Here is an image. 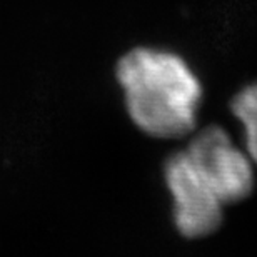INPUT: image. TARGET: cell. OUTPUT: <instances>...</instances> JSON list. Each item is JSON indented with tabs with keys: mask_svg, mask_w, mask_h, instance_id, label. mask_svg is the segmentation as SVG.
<instances>
[{
	"mask_svg": "<svg viewBox=\"0 0 257 257\" xmlns=\"http://www.w3.org/2000/svg\"><path fill=\"white\" fill-rule=\"evenodd\" d=\"M166 179L176 204V224L184 235L200 237L219 227L224 204L192 167L186 152L169 159Z\"/></svg>",
	"mask_w": 257,
	"mask_h": 257,
	"instance_id": "obj_3",
	"label": "cell"
},
{
	"mask_svg": "<svg viewBox=\"0 0 257 257\" xmlns=\"http://www.w3.org/2000/svg\"><path fill=\"white\" fill-rule=\"evenodd\" d=\"M184 152L224 205L245 199L252 191V161L230 142L222 128H205Z\"/></svg>",
	"mask_w": 257,
	"mask_h": 257,
	"instance_id": "obj_2",
	"label": "cell"
},
{
	"mask_svg": "<svg viewBox=\"0 0 257 257\" xmlns=\"http://www.w3.org/2000/svg\"><path fill=\"white\" fill-rule=\"evenodd\" d=\"M117 80L132 120L149 136L174 139L194 128L202 87L179 55L134 49L117 64Z\"/></svg>",
	"mask_w": 257,
	"mask_h": 257,
	"instance_id": "obj_1",
	"label": "cell"
},
{
	"mask_svg": "<svg viewBox=\"0 0 257 257\" xmlns=\"http://www.w3.org/2000/svg\"><path fill=\"white\" fill-rule=\"evenodd\" d=\"M232 112L245 128L247 156L254 164H257V84L245 87L235 95Z\"/></svg>",
	"mask_w": 257,
	"mask_h": 257,
	"instance_id": "obj_4",
	"label": "cell"
}]
</instances>
